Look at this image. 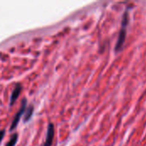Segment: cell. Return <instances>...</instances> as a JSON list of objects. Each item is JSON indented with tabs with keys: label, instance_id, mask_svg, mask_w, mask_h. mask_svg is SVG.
<instances>
[{
	"label": "cell",
	"instance_id": "6",
	"mask_svg": "<svg viewBox=\"0 0 146 146\" xmlns=\"http://www.w3.org/2000/svg\"><path fill=\"white\" fill-rule=\"evenodd\" d=\"M17 139H18V134L17 133H15L14 135L11 136L9 141L7 143V145L5 146H15V144H16V142H17Z\"/></svg>",
	"mask_w": 146,
	"mask_h": 146
},
{
	"label": "cell",
	"instance_id": "5",
	"mask_svg": "<svg viewBox=\"0 0 146 146\" xmlns=\"http://www.w3.org/2000/svg\"><path fill=\"white\" fill-rule=\"evenodd\" d=\"M33 113V105H30V106H28V108L27 109V112H26V114H25L24 120H23L24 122L27 121L31 118Z\"/></svg>",
	"mask_w": 146,
	"mask_h": 146
},
{
	"label": "cell",
	"instance_id": "7",
	"mask_svg": "<svg viewBox=\"0 0 146 146\" xmlns=\"http://www.w3.org/2000/svg\"><path fill=\"white\" fill-rule=\"evenodd\" d=\"M4 133H5V131L4 130H1L0 131V142L2 141L3 138L4 137Z\"/></svg>",
	"mask_w": 146,
	"mask_h": 146
},
{
	"label": "cell",
	"instance_id": "4",
	"mask_svg": "<svg viewBox=\"0 0 146 146\" xmlns=\"http://www.w3.org/2000/svg\"><path fill=\"white\" fill-rule=\"evenodd\" d=\"M21 84L17 83L15 84V86L11 93V96H10V105H12L14 103H15V101L17 100L20 93H21Z\"/></svg>",
	"mask_w": 146,
	"mask_h": 146
},
{
	"label": "cell",
	"instance_id": "1",
	"mask_svg": "<svg viewBox=\"0 0 146 146\" xmlns=\"http://www.w3.org/2000/svg\"><path fill=\"white\" fill-rule=\"evenodd\" d=\"M126 38H127V27H121V28L119 32V35H118V38H117L115 46V53H119L120 51L122 50L125 41H126Z\"/></svg>",
	"mask_w": 146,
	"mask_h": 146
},
{
	"label": "cell",
	"instance_id": "3",
	"mask_svg": "<svg viewBox=\"0 0 146 146\" xmlns=\"http://www.w3.org/2000/svg\"><path fill=\"white\" fill-rule=\"evenodd\" d=\"M54 134H55L54 125L52 123H50L48 126V129H47L46 139H45L44 144L43 146H51L52 142H53V139H54Z\"/></svg>",
	"mask_w": 146,
	"mask_h": 146
},
{
	"label": "cell",
	"instance_id": "2",
	"mask_svg": "<svg viewBox=\"0 0 146 146\" xmlns=\"http://www.w3.org/2000/svg\"><path fill=\"white\" fill-rule=\"evenodd\" d=\"M26 106H27V99H26V98H23V99H22V102H21V109L19 110V111L17 112V114L15 115V116L14 117V120H13V121H12V124H11V127H10V131L14 130V129L16 127V126H17V124L19 123V121H20L21 115H23V113H24L25 110H25V109H26Z\"/></svg>",
	"mask_w": 146,
	"mask_h": 146
}]
</instances>
